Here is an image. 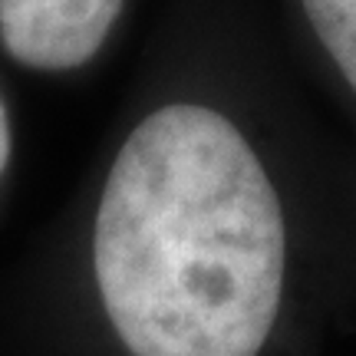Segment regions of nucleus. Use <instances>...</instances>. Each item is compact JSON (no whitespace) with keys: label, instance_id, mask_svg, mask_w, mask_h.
Segmentation results:
<instances>
[{"label":"nucleus","instance_id":"nucleus-1","mask_svg":"<svg viewBox=\"0 0 356 356\" xmlns=\"http://www.w3.org/2000/svg\"><path fill=\"white\" fill-rule=\"evenodd\" d=\"M92 257L132 356H257L284 287L277 191L221 113L165 106L115 155Z\"/></svg>","mask_w":356,"mask_h":356},{"label":"nucleus","instance_id":"nucleus-2","mask_svg":"<svg viewBox=\"0 0 356 356\" xmlns=\"http://www.w3.org/2000/svg\"><path fill=\"white\" fill-rule=\"evenodd\" d=\"M126 0H0V37L17 63L66 73L89 63Z\"/></svg>","mask_w":356,"mask_h":356},{"label":"nucleus","instance_id":"nucleus-3","mask_svg":"<svg viewBox=\"0 0 356 356\" xmlns=\"http://www.w3.org/2000/svg\"><path fill=\"white\" fill-rule=\"evenodd\" d=\"M310 26L356 89V0H304Z\"/></svg>","mask_w":356,"mask_h":356},{"label":"nucleus","instance_id":"nucleus-4","mask_svg":"<svg viewBox=\"0 0 356 356\" xmlns=\"http://www.w3.org/2000/svg\"><path fill=\"white\" fill-rule=\"evenodd\" d=\"M10 145H13L10 115H7V106H3V99H0V172H3L7 162H10Z\"/></svg>","mask_w":356,"mask_h":356}]
</instances>
